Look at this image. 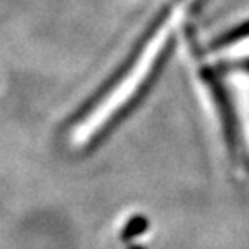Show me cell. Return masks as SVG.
I'll list each match as a JSON object with an SVG mask.
<instances>
[{
    "mask_svg": "<svg viewBox=\"0 0 249 249\" xmlns=\"http://www.w3.org/2000/svg\"><path fill=\"white\" fill-rule=\"evenodd\" d=\"M230 93H232L233 109H237L239 132L242 144L249 151V80L244 76H235L230 80Z\"/></svg>",
    "mask_w": 249,
    "mask_h": 249,
    "instance_id": "cell-1",
    "label": "cell"
},
{
    "mask_svg": "<svg viewBox=\"0 0 249 249\" xmlns=\"http://www.w3.org/2000/svg\"><path fill=\"white\" fill-rule=\"evenodd\" d=\"M249 59V33L239 36L235 40H230L225 45L218 47L208 55L210 62H232Z\"/></svg>",
    "mask_w": 249,
    "mask_h": 249,
    "instance_id": "cell-2",
    "label": "cell"
}]
</instances>
